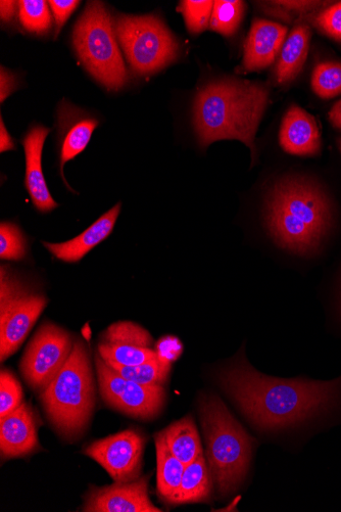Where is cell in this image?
I'll return each mask as SVG.
<instances>
[{"label":"cell","instance_id":"cell-1","mask_svg":"<svg viewBox=\"0 0 341 512\" xmlns=\"http://www.w3.org/2000/svg\"><path fill=\"white\" fill-rule=\"evenodd\" d=\"M219 382L243 413L263 430L306 423L331 411L341 397V378L330 382L266 377L239 356Z\"/></svg>","mask_w":341,"mask_h":512},{"label":"cell","instance_id":"cell-2","mask_svg":"<svg viewBox=\"0 0 341 512\" xmlns=\"http://www.w3.org/2000/svg\"><path fill=\"white\" fill-rule=\"evenodd\" d=\"M332 219L327 196L305 178L278 181L266 203V222L272 238L282 249L300 256H312L320 250Z\"/></svg>","mask_w":341,"mask_h":512},{"label":"cell","instance_id":"cell-3","mask_svg":"<svg viewBox=\"0 0 341 512\" xmlns=\"http://www.w3.org/2000/svg\"><path fill=\"white\" fill-rule=\"evenodd\" d=\"M269 91L242 80H222L204 87L194 102V128L203 148L224 139H237L256 158L255 137L268 105Z\"/></svg>","mask_w":341,"mask_h":512},{"label":"cell","instance_id":"cell-4","mask_svg":"<svg viewBox=\"0 0 341 512\" xmlns=\"http://www.w3.org/2000/svg\"><path fill=\"white\" fill-rule=\"evenodd\" d=\"M212 480L222 495L235 492L250 468L253 440L216 395L200 401Z\"/></svg>","mask_w":341,"mask_h":512},{"label":"cell","instance_id":"cell-5","mask_svg":"<svg viewBox=\"0 0 341 512\" xmlns=\"http://www.w3.org/2000/svg\"><path fill=\"white\" fill-rule=\"evenodd\" d=\"M94 388L88 349L77 340L65 366L41 391L48 420L64 438L74 440L86 430L95 406Z\"/></svg>","mask_w":341,"mask_h":512},{"label":"cell","instance_id":"cell-6","mask_svg":"<svg viewBox=\"0 0 341 512\" xmlns=\"http://www.w3.org/2000/svg\"><path fill=\"white\" fill-rule=\"evenodd\" d=\"M116 37L104 3H88L73 31L74 48L88 72L111 90L121 89L128 79Z\"/></svg>","mask_w":341,"mask_h":512},{"label":"cell","instance_id":"cell-7","mask_svg":"<svg viewBox=\"0 0 341 512\" xmlns=\"http://www.w3.org/2000/svg\"><path fill=\"white\" fill-rule=\"evenodd\" d=\"M116 35L133 71L139 75L156 73L179 55V44L156 16L119 15Z\"/></svg>","mask_w":341,"mask_h":512},{"label":"cell","instance_id":"cell-8","mask_svg":"<svg viewBox=\"0 0 341 512\" xmlns=\"http://www.w3.org/2000/svg\"><path fill=\"white\" fill-rule=\"evenodd\" d=\"M48 300L29 290L11 269L0 274V357L16 353L45 309Z\"/></svg>","mask_w":341,"mask_h":512},{"label":"cell","instance_id":"cell-9","mask_svg":"<svg viewBox=\"0 0 341 512\" xmlns=\"http://www.w3.org/2000/svg\"><path fill=\"white\" fill-rule=\"evenodd\" d=\"M75 342L59 325L45 322L30 341L21 360V374L30 388L42 391L67 363Z\"/></svg>","mask_w":341,"mask_h":512},{"label":"cell","instance_id":"cell-10","mask_svg":"<svg viewBox=\"0 0 341 512\" xmlns=\"http://www.w3.org/2000/svg\"><path fill=\"white\" fill-rule=\"evenodd\" d=\"M97 381L103 400L113 409L137 420L148 421L162 410L163 386H145L120 376L99 354L95 356Z\"/></svg>","mask_w":341,"mask_h":512},{"label":"cell","instance_id":"cell-11","mask_svg":"<svg viewBox=\"0 0 341 512\" xmlns=\"http://www.w3.org/2000/svg\"><path fill=\"white\" fill-rule=\"evenodd\" d=\"M145 438L136 430H126L87 446L84 454L100 463L112 479L128 483L139 479Z\"/></svg>","mask_w":341,"mask_h":512},{"label":"cell","instance_id":"cell-12","mask_svg":"<svg viewBox=\"0 0 341 512\" xmlns=\"http://www.w3.org/2000/svg\"><path fill=\"white\" fill-rule=\"evenodd\" d=\"M151 334L131 321H119L101 337L97 354L108 364L134 366L158 356Z\"/></svg>","mask_w":341,"mask_h":512},{"label":"cell","instance_id":"cell-13","mask_svg":"<svg viewBox=\"0 0 341 512\" xmlns=\"http://www.w3.org/2000/svg\"><path fill=\"white\" fill-rule=\"evenodd\" d=\"M86 512H161L149 497V478L118 483L102 488L91 487L85 498Z\"/></svg>","mask_w":341,"mask_h":512},{"label":"cell","instance_id":"cell-14","mask_svg":"<svg viewBox=\"0 0 341 512\" xmlns=\"http://www.w3.org/2000/svg\"><path fill=\"white\" fill-rule=\"evenodd\" d=\"M97 125L99 121L68 101L64 100L59 105L60 168L63 177L66 163L85 151Z\"/></svg>","mask_w":341,"mask_h":512},{"label":"cell","instance_id":"cell-15","mask_svg":"<svg viewBox=\"0 0 341 512\" xmlns=\"http://www.w3.org/2000/svg\"><path fill=\"white\" fill-rule=\"evenodd\" d=\"M50 132V128L36 125L28 131L22 143L26 155L25 186L33 205L41 213L52 212L59 207L47 188L42 171L43 146Z\"/></svg>","mask_w":341,"mask_h":512},{"label":"cell","instance_id":"cell-16","mask_svg":"<svg viewBox=\"0 0 341 512\" xmlns=\"http://www.w3.org/2000/svg\"><path fill=\"white\" fill-rule=\"evenodd\" d=\"M39 448L32 407L23 402L10 414L0 417V451L4 459L23 457Z\"/></svg>","mask_w":341,"mask_h":512},{"label":"cell","instance_id":"cell-17","mask_svg":"<svg viewBox=\"0 0 341 512\" xmlns=\"http://www.w3.org/2000/svg\"><path fill=\"white\" fill-rule=\"evenodd\" d=\"M279 141L282 149L296 156H316L321 136L315 118L298 106H292L283 118Z\"/></svg>","mask_w":341,"mask_h":512},{"label":"cell","instance_id":"cell-18","mask_svg":"<svg viewBox=\"0 0 341 512\" xmlns=\"http://www.w3.org/2000/svg\"><path fill=\"white\" fill-rule=\"evenodd\" d=\"M287 28L275 22L256 20L245 46L242 66L248 72L272 65L282 50Z\"/></svg>","mask_w":341,"mask_h":512},{"label":"cell","instance_id":"cell-19","mask_svg":"<svg viewBox=\"0 0 341 512\" xmlns=\"http://www.w3.org/2000/svg\"><path fill=\"white\" fill-rule=\"evenodd\" d=\"M121 208L122 204L118 203L75 239L60 244L42 242V245L56 259L66 263H77L110 237L121 213Z\"/></svg>","mask_w":341,"mask_h":512},{"label":"cell","instance_id":"cell-20","mask_svg":"<svg viewBox=\"0 0 341 512\" xmlns=\"http://www.w3.org/2000/svg\"><path fill=\"white\" fill-rule=\"evenodd\" d=\"M311 30L299 25L285 39L276 66L275 75L280 84L294 80L302 71L309 52Z\"/></svg>","mask_w":341,"mask_h":512},{"label":"cell","instance_id":"cell-21","mask_svg":"<svg viewBox=\"0 0 341 512\" xmlns=\"http://www.w3.org/2000/svg\"><path fill=\"white\" fill-rule=\"evenodd\" d=\"M213 480L204 453L186 465L181 485L169 503L185 504L207 500L212 492Z\"/></svg>","mask_w":341,"mask_h":512},{"label":"cell","instance_id":"cell-22","mask_svg":"<svg viewBox=\"0 0 341 512\" xmlns=\"http://www.w3.org/2000/svg\"><path fill=\"white\" fill-rule=\"evenodd\" d=\"M162 434L171 452L185 465L204 453L197 426L191 416L182 418Z\"/></svg>","mask_w":341,"mask_h":512},{"label":"cell","instance_id":"cell-23","mask_svg":"<svg viewBox=\"0 0 341 512\" xmlns=\"http://www.w3.org/2000/svg\"><path fill=\"white\" fill-rule=\"evenodd\" d=\"M155 440L158 461V491L166 501L170 502L181 485L186 465L171 452L162 432L156 435Z\"/></svg>","mask_w":341,"mask_h":512},{"label":"cell","instance_id":"cell-24","mask_svg":"<svg viewBox=\"0 0 341 512\" xmlns=\"http://www.w3.org/2000/svg\"><path fill=\"white\" fill-rule=\"evenodd\" d=\"M123 378L145 386H163L168 380L171 361L160 354L139 365L109 364Z\"/></svg>","mask_w":341,"mask_h":512},{"label":"cell","instance_id":"cell-25","mask_svg":"<svg viewBox=\"0 0 341 512\" xmlns=\"http://www.w3.org/2000/svg\"><path fill=\"white\" fill-rule=\"evenodd\" d=\"M245 7L239 0H218L214 3L210 29L225 37L232 36L245 14Z\"/></svg>","mask_w":341,"mask_h":512},{"label":"cell","instance_id":"cell-26","mask_svg":"<svg viewBox=\"0 0 341 512\" xmlns=\"http://www.w3.org/2000/svg\"><path fill=\"white\" fill-rule=\"evenodd\" d=\"M19 19L28 32L44 34L52 26L50 5L44 0H23L19 2Z\"/></svg>","mask_w":341,"mask_h":512},{"label":"cell","instance_id":"cell-27","mask_svg":"<svg viewBox=\"0 0 341 512\" xmlns=\"http://www.w3.org/2000/svg\"><path fill=\"white\" fill-rule=\"evenodd\" d=\"M312 87L322 99H332L341 95V64L320 63L312 76Z\"/></svg>","mask_w":341,"mask_h":512},{"label":"cell","instance_id":"cell-28","mask_svg":"<svg viewBox=\"0 0 341 512\" xmlns=\"http://www.w3.org/2000/svg\"><path fill=\"white\" fill-rule=\"evenodd\" d=\"M27 241L21 228L11 222L0 224V258L7 261H22L27 257Z\"/></svg>","mask_w":341,"mask_h":512},{"label":"cell","instance_id":"cell-29","mask_svg":"<svg viewBox=\"0 0 341 512\" xmlns=\"http://www.w3.org/2000/svg\"><path fill=\"white\" fill-rule=\"evenodd\" d=\"M214 3L209 0L181 2L179 11L183 15L185 25L190 33L199 34L210 27Z\"/></svg>","mask_w":341,"mask_h":512},{"label":"cell","instance_id":"cell-30","mask_svg":"<svg viewBox=\"0 0 341 512\" xmlns=\"http://www.w3.org/2000/svg\"><path fill=\"white\" fill-rule=\"evenodd\" d=\"M23 403V389L9 369L0 375V417L15 411Z\"/></svg>","mask_w":341,"mask_h":512},{"label":"cell","instance_id":"cell-31","mask_svg":"<svg viewBox=\"0 0 341 512\" xmlns=\"http://www.w3.org/2000/svg\"><path fill=\"white\" fill-rule=\"evenodd\" d=\"M315 23L327 35L341 40V3L322 12Z\"/></svg>","mask_w":341,"mask_h":512},{"label":"cell","instance_id":"cell-32","mask_svg":"<svg viewBox=\"0 0 341 512\" xmlns=\"http://www.w3.org/2000/svg\"><path fill=\"white\" fill-rule=\"evenodd\" d=\"M269 13L282 19H289L290 13L305 14L322 6L320 2H275L268 3Z\"/></svg>","mask_w":341,"mask_h":512},{"label":"cell","instance_id":"cell-33","mask_svg":"<svg viewBox=\"0 0 341 512\" xmlns=\"http://www.w3.org/2000/svg\"><path fill=\"white\" fill-rule=\"evenodd\" d=\"M79 4L80 3L77 2V0H69V2L68 0H64V2H60V0H51V2H48V5H50L55 17L57 35L74 11L78 8Z\"/></svg>","mask_w":341,"mask_h":512},{"label":"cell","instance_id":"cell-34","mask_svg":"<svg viewBox=\"0 0 341 512\" xmlns=\"http://www.w3.org/2000/svg\"><path fill=\"white\" fill-rule=\"evenodd\" d=\"M0 101L4 103L17 89V77L11 71L2 67L0 70Z\"/></svg>","mask_w":341,"mask_h":512},{"label":"cell","instance_id":"cell-35","mask_svg":"<svg viewBox=\"0 0 341 512\" xmlns=\"http://www.w3.org/2000/svg\"><path fill=\"white\" fill-rule=\"evenodd\" d=\"M181 350V346L179 342L176 340H166L161 343L160 348L158 349V353L166 358L169 361H172L177 358Z\"/></svg>","mask_w":341,"mask_h":512},{"label":"cell","instance_id":"cell-36","mask_svg":"<svg viewBox=\"0 0 341 512\" xmlns=\"http://www.w3.org/2000/svg\"><path fill=\"white\" fill-rule=\"evenodd\" d=\"M16 145L14 139L7 130L3 118L0 119V151L2 153L14 151Z\"/></svg>","mask_w":341,"mask_h":512},{"label":"cell","instance_id":"cell-37","mask_svg":"<svg viewBox=\"0 0 341 512\" xmlns=\"http://www.w3.org/2000/svg\"><path fill=\"white\" fill-rule=\"evenodd\" d=\"M19 12L18 2H0V18L6 23L12 22Z\"/></svg>","mask_w":341,"mask_h":512},{"label":"cell","instance_id":"cell-38","mask_svg":"<svg viewBox=\"0 0 341 512\" xmlns=\"http://www.w3.org/2000/svg\"><path fill=\"white\" fill-rule=\"evenodd\" d=\"M329 120L331 124L341 130V101L336 103L329 113Z\"/></svg>","mask_w":341,"mask_h":512},{"label":"cell","instance_id":"cell-39","mask_svg":"<svg viewBox=\"0 0 341 512\" xmlns=\"http://www.w3.org/2000/svg\"><path fill=\"white\" fill-rule=\"evenodd\" d=\"M338 147H339V150H340V153H341V138L338 139Z\"/></svg>","mask_w":341,"mask_h":512}]
</instances>
